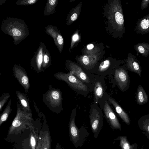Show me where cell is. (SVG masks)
<instances>
[{"instance_id":"obj_1","label":"cell","mask_w":149,"mask_h":149,"mask_svg":"<svg viewBox=\"0 0 149 149\" xmlns=\"http://www.w3.org/2000/svg\"><path fill=\"white\" fill-rule=\"evenodd\" d=\"M1 29L4 33L11 36L16 45L29 35L28 27L24 21L19 18L8 17L2 21Z\"/></svg>"},{"instance_id":"obj_2","label":"cell","mask_w":149,"mask_h":149,"mask_svg":"<svg viewBox=\"0 0 149 149\" xmlns=\"http://www.w3.org/2000/svg\"><path fill=\"white\" fill-rule=\"evenodd\" d=\"M76 109H73L71 113L69 124V136L74 147L77 148L83 146L89 134L87 129L82 126L79 128L75 123Z\"/></svg>"},{"instance_id":"obj_3","label":"cell","mask_w":149,"mask_h":149,"mask_svg":"<svg viewBox=\"0 0 149 149\" xmlns=\"http://www.w3.org/2000/svg\"><path fill=\"white\" fill-rule=\"evenodd\" d=\"M54 77L59 80L66 82L74 91L86 97L91 91V89L78 78L70 72L65 73L58 72L54 74Z\"/></svg>"},{"instance_id":"obj_4","label":"cell","mask_w":149,"mask_h":149,"mask_svg":"<svg viewBox=\"0 0 149 149\" xmlns=\"http://www.w3.org/2000/svg\"><path fill=\"white\" fill-rule=\"evenodd\" d=\"M62 97L59 89L49 87L43 95V101L47 106L53 112L59 113L63 110Z\"/></svg>"},{"instance_id":"obj_5","label":"cell","mask_w":149,"mask_h":149,"mask_svg":"<svg viewBox=\"0 0 149 149\" xmlns=\"http://www.w3.org/2000/svg\"><path fill=\"white\" fill-rule=\"evenodd\" d=\"M89 118L91 129L94 137L97 138L103 125V115L98 104L93 103L89 111Z\"/></svg>"},{"instance_id":"obj_6","label":"cell","mask_w":149,"mask_h":149,"mask_svg":"<svg viewBox=\"0 0 149 149\" xmlns=\"http://www.w3.org/2000/svg\"><path fill=\"white\" fill-rule=\"evenodd\" d=\"M67 68L70 71L69 72L78 78L92 91H93L95 80L99 76L85 71L81 67L74 64H69Z\"/></svg>"},{"instance_id":"obj_7","label":"cell","mask_w":149,"mask_h":149,"mask_svg":"<svg viewBox=\"0 0 149 149\" xmlns=\"http://www.w3.org/2000/svg\"><path fill=\"white\" fill-rule=\"evenodd\" d=\"M20 106L17 103L16 115L9 128V134L25 127L26 125L30 123L32 120L31 113L22 110Z\"/></svg>"},{"instance_id":"obj_8","label":"cell","mask_w":149,"mask_h":149,"mask_svg":"<svg viewBox=\"0 0 149 149\" xmlns=\"http://www.w3.org/2000/svg\"><path fill=\"white\" fill-rule=\"evenodd\" d=\"M106 93L102 99L98 103L104 116L112 129L113 130L121 129V126L118 118L110 106L107 99Z\"/></svg>"},{"instance_id":"obj_9","label":"cell","mask_w":149,"mask_h":149,"mask_svg":"<svg viewBox=\"0 0 149 149\" xmlns=\"http://www.w3.org/2000/svg\"><path fill=\"white\" fill-rule=\"evenodd\" d=\"M127 69L125 66L113 69L110 73L113 75L114 79L119 89L124 92L129 89L130 83Z\"/></svg>"},{"instance_id":"obj_10","label":"cell","mask_w":149,"mask_h":149,"mask_svg":"<svg viewBox=\"0 0 149 149\" xmlns=\"http://www.w3.org/2000/svg\"><path fill=\"white\" fill-rule=\"evenodd\" d=\"M14 75L26 92H28L30 84L28 77L24 69L17 64L14 65L13 69Z\"/></svg>"},{"instance_id":"obj_11","label":"cell","mask_w":149,"mask_h":149,"mask_svg":"<svg viewBox=\"0 0 149 149\" xmlns=\"http://www.w3.org/2000/svg\"><path fill=\"white\" fill-rule=\"evenodd\" d=\"M106 87L104 77L98 76L96 79L94 84V103L98 104L106 94Z\"/></svg>"},{"instance_id":"obj_12","label":"cell","mask_w":149,"mask_h":149,"mask_svg":"<svg viewBox=\"0 0 149 149\" xmlns=\"http://www.w3.org/2000/svg\"><path fill=\"white\" fill-rule=\"evenodd\" d=\"M45 46L43 42H40L38 48L31 60V67L38 72L43 71L42 65L43 51Z\"/></svg>"},{"instance_id":"obj_13","label":"cell","mask_w":149,"mask_h":149,"mask_svg":"<svg viewBox=\"0 0 149 149\" xmlns=\"http://www.w3.org/2000/svg\"><path fill=\"white\" fill-rule=\"evenodd\" d=\"M45 29L46 33L53 38L55 45L61 53L63 46V40L56 27L49 25L46 26Z\"/></svg>"},{"instance_id":"obj_14","label":"cell","mask_w":149,"mask_h":149,"mask_svg":"<svg viewBox=\"0 0 149 149\" xmlns=\"http://www.w3.org/2000/svg\"><path fill=\"white\" fill-rule=\"evenodd\" d=\"M126 63L125 66L128 70L136 73L141 77V68L135 56L129 53L128 54Z\"/></svg>"},{"instance_id":"obj_15","label":"cell","mask_w":149,"mask_h":149,"mask_svg":"<svg viewBox=\"0 0 149 149\" xmlns=\"http://www.w3.org/2000/svg\"><path fill=\"white\" fill-rule=\"evenodd\" d=\"M108 101L111 104L114 108L122 120L127 124L130 123V120L128 114L123 109L118 103L111 96L106 94Z\"/></svg>"},{"instance_id":"obj_16","label":"cell","mask_w":149,"mask_h":149,"mask_svg":"<svg viewBox=\"0 0 149 149\" xmlns=\"http://www.w3.org/2000/svg\"><path fill=\"white\" fill-rule=\"evenodd\" d=\"M134 30L137 33L140 34L149 33V14L137 20Z\"/></svg>"},{"instance_id":"obj_17","label":"cell","mask_w":149,"mask_h":149,"mask_svg":"<svg viewBox=\"0 0 149 149\" xmlns=\"http://www.w3.org/2000/svg\"><path fill=\"white\" fill-rule=\"evenodd\" d=\"M114 17L117 25L118 31L122 36L125 31L124 18L121 6L119 3L117 5V10L115 13Z\"/></svg>"},{"instance_id":"obj_18","label":"cell","mask_w":149,"mask_h":149,"mask_svg":"<svg viewBox=\"0 0 149 149\" xmlns=\"http://www.w3.org/2000/svg\"><path fill=\"white\" fill-rule=\"evenodd\" d=\"M136 98L137 103L139 105L144 104L148 102V95L144 89L141 85H139L137 88Z\"/></svg>"},{"instance_id":"obj_19","label":"cell","mask_w":149,"mask_h":149,"mask_svg":"<svg viewBox=\"0 0 149 149\" xmlns=\"http://www.w3.org/2000/svg\"><path fill=\"white\" fill-rule=\"evenodd\" d=\"M138 123L139 128L146 132L147 138L149 139V114L141 117L139 120Z\"/></svg>"},{"instance_id":"obj_20","label":"cell","mask_w":149,"mask_h":149,"mask_svg":"<svg viewBox=\"0 0 149 149\" xmlns=\"http://www.w3.org/2000/svg\"><path fill=\"white\" fill-rule=\"evenodd\" d=\"M134 48L136 52L143 56L147 57L149 55V44L142 42L135 45Z\"/></svg>"},{"instance_id":"obj_21","label":"cell","mask_w":149,"mask_h":149,"mask_svg":"<svg viewBox=\"0 0 149 149\" xmlns=\"http://www.w3.org/2000/svg\"><path fill=\"white\" fill-rule=\"evenodd\" d=\"M16 95L22 105L23 110L26 112L31 113L28 99L25 95L19 91H16Z\"/></svg>"},{"instance_id":"obj_22","label":"cell","mask_w":149,"mask_h":149,"mask_svg":"<svg viewBox=\"0 0 149 149\" xmlns=\"http://www.w3.org/2000/svg\"><path fill=\"white\" fill-rule=\"evenodd\" d=\"M58 2L57 0H47L44 11V15L48 16L53 14L55 11Z\"/></svg>"},{"instance_id":"obj_23","label":"cell","mask_w":149,"mask_h":149,"mask_svg":"<svg viewBox=\"0 0 149 149\" xmlns=\"http://www.w3.org/2000/svg\"><path fill=\"white\" fill-rule=\"evenodd\" d=\"M51 57L50 54L46 46L44 47L43 52V61L42 65V70L48 68L51 64Z\"/></svg>"},{"instance_id":"obj_24","label":"cell","mask_w":149,"mask_h":149,"mask_svg":"<svg viewBox=\"0 0 149 149\" xmlns=\"http://www.w3.org/2000/svg\"><path fill=\"white\" fill-rule=\"evenodd\" d=\"M11 100L10 99L4 111L1 114L0 117V125L7 119L8 116L12 111L10 108Z\"/></svg>"},{"instance_id":"obj_25","label":"cell","mask_w":149,"mask_h":149,"mask_svg":"<svg viewBox=\"0 0 149 149\" xmlns=\"http://www.w3.org/2000/svg\"><path fill=\"white\" fill-rule=\"evenodd\" d=\"M119 140L120 146L121 149H133V145L131 146L128 141L127 137L125 136H121L117 137L114 140Z\"/></svg>"},{"instance_id":"obj_26","label":"cell","mask_w":149,"mask_h":149,"mask_svg":"<svg viewBox=\"0 0 149 149\" xmlns=\"http://www.w3.org/2000/svg\"><path fill=\"white\" fill-rule=\"evenodd\" d=\"M50 137L48 132L43 134L41 139L42 149H49L50 145Z\"/></svg>"},{"instance_id":"obj_27","label":"cell","mask_w":149,"mask_h":149,"mask_svg":"<svg viewBox=\"0 0 149 149\" xmlns=\"http://www.w3.org/2000/svg\"><path fill=\"white\" fill-rule=\"evenodd\" d=\"M39 0H19L16 2V5L19 6L32 5L36 3Z\"/></svg>"},{"instance_id":"obj_28","label":"cell","mask_w":149,"mask_h":149,"mask_svg":"<svg viewBox=\"0 0 149 149\" xmlns=\"http://www.w3.org/2000/svg\"><path fill=\"white\" fill-rule=\"evenodd\" d=\"M10 96L9 93H3L0 97V111Z\"/></svg>"},{"instance_id":"obj_29","label":"cell","mask_w":149,"mask_h":149,"mask_svg":"<svg viewBox=\"0 0 149 149\" xmlns=\"http://www.w3.org/2000/svg\"><path fill=\"white\" fill-rule=\"evenodd\" d=\"M29 143L31 149H36V140L35 136L31 133L29 140Z\"/></svg>"},{"instance_id":"obj_30","label":"cell","mask_w":149,"mask_h":149,"mask_svg":"<svg viewBox=\"0 0 149 149\" xmlns=\"http://www.w3.org/2000/svg\"><path fill=\"white\" fill-rule=\"evenodd\" d=\"M149 0H143L142 1L141 4V9L143 10L147 7L149 5Z\"/></svg>"},{"instance_id":"obj_31","label":"cell","mask_w":149,"mask_h":149,"mask_svg":"<svg viewBox=\"0 0 149 149\" xmlns=\"http://www.w3.org/2000/svg\"><path fill=\"white\" fill-rule=\"evenodd\" d=\"M37 149H42V140L40 139L39 140L38 145L36 147Z\"/></svg>"},{"instance_id":"obj_32","label":"cell","mask_w":149,"mask_h":149,"mask_svg":"<svg viewBox=\"0 0 149 149\" xmlns=\"http://www.w3.org/2000/svg\"><path fill=\"white\" fill-rule=\"evenodd\" d=\"M77 15L76 13H74L70 17V19L72 21L76 20L77 18Z\"/></svg>"},{"instance_id":"obj_33","label":"cell","mask_w":149,"mask_h":149,"mask_svg":"<svg viewBox=\"0 0 149 149\" xmlns=\"http://www.w3.org/2000/svg\"><path fill=\"white\" fill-rule=\"evenodd\" d=\"M78 36L77 34H75L73 36L72 40L74 41H75L78 40Z\"/></svg>"},{"instance_id":"obj_34","label":"cell","mask_w":149,"mask_h":149,"mask_svg":"<svg viewBox=\"0 0 149 149\" xmlns=\"http://www.w3.org/2000/svg\"><path fill=\"white\" fill-rule=\"evenodd\" d=\"M94 47V45L93 44L88 45L87 47V49L89 50L92 49Z\"/></svg>"}]
</instances>
